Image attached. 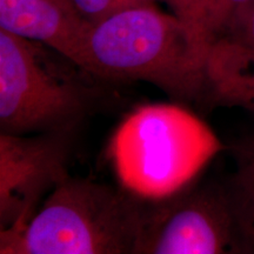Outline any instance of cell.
Returning <instances> with one entry per match:
<instances>
[{"label": "cell", "instance_id": "obj_8", "mask_svg": "<svg viewBox=\"0 0 254 254\" xmlns=\"http://www.w3.org/2000/svg\"><path fill=\"white\" fill-rule=\"evenodd\" d=\"M206 101L211 107H240L254 113V50L217 39L205 66Z\"/></svg>", "mask_w": 254, "mask_h": 254}, {"label": "cell", "instance_id": "obj_11", "mask_svg": "<svg viewBox=\"0 0 254 254\" xmlns=\"http://www.w3.org/2000/svg\"><path fill=\"white\" fill-rule=\"evenodd\" d=\"M153 1H157V0H119L116 11L127 7V6ZM161 1H165L172 8L173 14H176L177 17L183 19L184 21H186V23L192 25L195 28H198L205 36L204 23L209 0H161ZM206 39H207V37H206Z\"/></svg>", "mask_w": 254, "mask_h": 254}, {"label": "cell", "instance_id": "obj_5", "mask_svg": "<svg viewBox=\"0 0 254 254\" xmlns=\"http://www.w3.org/2000/svg\"><path fill=\"white\" fill-rule=\"evenodd\" d=\"M190 184L145 199L135 254L254 253L227 180Z\"/></svg>", "mask_w": 254, "mask_h": 254}, {"label": "cell", "instance_id": "obj_9", "mask_svg": "<svg viewBox=\"0 0 254 254\" xmlns=\"http://www.w3.org/2000/svg\"><path fill=\"white\" fill-rule=\"evenodd\" d=\"M236 170L227 179L245 232L254 227V129L228 146Z\"/></svg>", "mask_w": 254, "mask_h": 254}, {"label": "cell", "instance_id": "obj_4", "mask_svg": "<svg viewBox=\"0 0 254 254\" xmlns=\"http://www.w3.org/2000/svg\"><path fill=\"white\" fill-rule=\"evenodd\" d=\"M44 50L0 28V127L11 134L71 133L88 113V88Z\"/></svg>", "mask_w": 254, "mask_h": 254}, {"label": "cell", "instance_id": "obj_14", "mask_svg": "<svg viewBox=\"0 0 254 254\" xmlns=\"http://www.w3.org/2000/svg\"><path fill=\"white\" fill-rule=\"evenodd\" d=\"M246 234H247V238H249L251 246H252V249L254 251V227L249 228V230L246 231Z\"/></svg>", "mask_w": 254, "mask_h": 254}, {"label": "cell", "instance_id": "obj_13", "mask_svg": "<svg viewBox=\"0 0 254 254\" xmlns=\"http://www.w3.org/2000/svg\"><path fill=\"white\" fill-rule=\"evenodd\" d=\"M119 0H71L85 19L91 23H97L116 11Z\"/></svg>", "mask_w": 254, "mask_h": 254}, {"label": "cell", "instance_id": "obj_6", "mask_svg": "<svg viewBox=\"0 0 254 254\" xmlns=\"http://www.w3.org/2000/svg\"><path fill=\"white\" fill-rule=\"evenodd\" d=\"M71 133L0 134V232L20 230L40 199L69 174Z\"/></svg>", "mask_w": 254, "mask_h": 254}, {"label": "cell", "instance_id": "obj_12", "mask_svg": "<svg viewBox=\"0 0 254 254\" xmlns=\"http://www.w3.org/2000/svg\"><path fill=\"white\" fill-rule=\"evenodd\" d=\"M249 1L251 0H209L204 23L205 36L209 43L213 44L220 37L232 15Z\"/></svg>", "mask_w": 254, "mask_h": 254}, {"label": "cell", "instance_id": "obj_10", "mask_svg": "<svg viewBox=\"0 0 254 254\" xmlns=\"http://www.w3.org/2000/svg\"><path fill=\"white\" fill-rule=\"evenodd\" d=\"M220 38L254 50V0L232 15L218 39Z\"/></svg>", "mask_w": 254, "mask_h": 254}, {"label": "cell", "instance_id": "obj_1", "mask_svg": "<svg viewBox=\"0 0 254 254\" xmlns=\"http://www.w3.org/2000/svg\"><path fill=\"white\" fill-rule=\"evenodd\" d=\"M212 44L176 14L152 2L117 9L92 24L87 39L90 74L151 82L182 101H202Z\"/></svg>", "mask_w": 254, "mask_h": 254}, {"label": "cell", "instance_id": "obj_7", "mask_svg": "<svg viewBox=\"0 0 254 254\" xmlns=\"http://www.w3.org/2000/svg\"><path fill=\"white\" fill-rule=\"evenodd\" d=\"M92 24L71 0H0L1 30L41 44L87 73Z\"/></svg>", "mask_w": 254, "mask_h": 254}, {"label": "cell", "instance_id": "obj_3", "mask_svg": "<svg viewBox=\"0 0 254 254\" xmlns=\"http://www.w3.org/2000/svg\"><path fill=\"white\" fill-rule=\"evenodd\" d=\"M221 144L198 117L171 104L139 107L120 123L109 158L122 186L161 199L192 183Z\"/></svg>", "mask_w": 254, "mask_h": 254}, {"label": "cell", "instance_id": "obj_2", "mask_svg": "<svg viewBox=\"0 0 254 254\" xmlns=\"http://www.w3.org/2000/svg\"><path fill=\"white\" fill-rule=\"evenodd\" d=\"M144 198L68 176L14 232H0L1 254H135Z\"/></svg>", "mask_w": 254, "mask_h": 254}]
</instances>
